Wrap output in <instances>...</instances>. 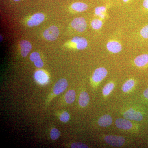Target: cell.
I'll return each mask as SVG.
<instances>
[{
	"label": "cell",
	"mask_w": 148,
	"mask_h": 148,
	"mask_svg": "<svg viewBox=\"0 0 148 148\" xmlns=\"http://www.w3.org/2000/svg\"><path fill=\"white\" fill-rule=\"evenodd\" d=\"M114 85L113 83H109L108 84H106L103 88V95L106 96L109 95L114 89Z\"/></svg>",
	"instance_id": "cell-19"
},
{
	"label": "cell",
	"mask_w": 148,
	"mask_h": 148,
	"mask_svg": "<svg viewBox=\"0 0 148 148\" xmlns=\"http://www.w3.org/2000/svg\"><path fill=\"white\" fill-rule=\"evenodd\" d=\"M104 140L110 145L116 147H121L125 142V139L123 137L116 135H107Z\"/></svg>",
	"instance_id": "cell-1"
},
{
	"label": "cell",
	"mask_w": 148,
	"mask_h": 148,
	"mask_svg": "<svg viewBox=\"0 0 148 148\" xmlns=\"http://www.w3.org/2000/svg\"><path fill=\"white\" fill-rule=\"evenodd\" d=\"M60 135H61L60 132L58 129L56 128H53L51 130L50 137L52 140H57L60 136Z\"/></svg>",
	"instance_id": "cell-22"
},
{
	"label": "cell",
	"mask_w": 148,
	"mask_h": 148,
	"mask_svg": "<svg viewBox=\"0 0 148 148\" xmlns=\"http://www.w3.org/2000/svg\"><path fill=\"white\" fill-rule=\"evenodd\" d=\"M68 86V82L65 79H61L57 82L53 88V93L58 95L64 92Z\"/></svg>",
	"instance_id": "cell-7"
},
{
	"label": "cell",
	"mask_w": 148,
	"mask_h": 148,
	"mask_svg": "<svg viewBox=\"0 0 148 148\" xmlns=\"http://www.w3.org/2000/svg\"><path fill=\"white\" fill-rule=\"evenodd\" d=\"M112 117L107 114L101 117L98 121V124L101 127H108L112 124Z\"/></svg>",
	"instance_id": "cell-14"
},
{
	"label": "cell",
	"mask_w": 148,
	"mask_h": 148,
	"mask_svg": "<svg viewBox=\"0 0 148 148\" xmlns=\"http://www.w3.org/2000/svg\"><path fill=\"white\" fill-rule=\"evenodd\" d=\"M140 33L143 38L148 39V25L143 27L140 31Z\"/></svg>",
	"instance_id": "cell-24"
},
{
	"label": "cell",
	"mask_w": 148,
	"mask_h": 148,
	"mask_svg": "<svg viewBox=\"0 0 148 148\" xmlns=\"http://www.w3.org/2000/svg\"><path fill=\"white\" fill-rule=\"evenodd\" d=\"M35 66L38 68H41L43 66L44 63L41 58H39L34 62Z\"/></svg>",
	"instance_id": "cell-27"
},
{
	"label": "cell",
	"mask_w": 148,
	"mask_h": 148,
	"mask_svg": "<svg viewBox=\"0 0 148 148\" xmlns=\"http://www.w3.org/2000/svg\"><path fill=\"white\" fill-rule=\"evenodd\" d=\"M108 71L105 68H98L94 71L92 76V79L95 82H99L106 77Z\"/></svg>",
	"instance_id": "cell-5"
},
{
	"label": "cell",
	"mask_w": 148,
	"mask_h": 148,
	"mask_svg": "<svg viewBox=\"0 0 148 148\" xmlns=\"http://www.w3.org/2000/svg\"><path fill=\"white\" fill-rule=\"evenodd\" d=\"M14 1H20V0H14Z\"/></svg>",
	"instance_id": "cell-32"
},
{
	"label": "cell",
	"mask_w": 148,
	"mask_h": 148,
	"mask_svg": "<svg viewBox=\"0 0 148 148\" xmlns=\"http://www.w3.org/2000/svg\"><path fill=\"white\" fill-rule=\"evenodd\" d=\"M40 58L39 53L37 52H33L30 55V58L31 61L34 62L36 60H38L39 58Z\"/></svg>",
	"instance_id": "cell-26"
},
{
	"label": "cell",
	"mask_w": 148,
	"mask_h": 148,
	"mask_svg": "<svg viewBox=\"0 0 148 148\" xmlns=\"http://www.w3.org/2000/svg\"><path fill=\"white\" fill-rule=\"evenodd\" d=\"M123 1L125 3H127V2L129 1V0H123Z\"/></svg>",
	"instance_id": "cell-31"
},
{
	"label": "cell",
	"mask_w": 148,
	"mask_h": 148,
	"mask_svg": "<svg viewBox=\"0 0 148 148\" xmlns=\"http://www.w3.org/2000/svg\"><path fill=\"white\" fill-rule=\"evenodd\" d=\"M107 48L112 53H118L120 52L122 49L121 45L116 41H111L108 42Z\"/></svg>",
	"instance_id": "cell-10"
},
{
	"label": "cell",
	"mask_w": 148,
	"mask_h": 148,
	"mask_svg": "<svg viewBox=\"0 0 148 148\" xmlns=\"http://www.w3.org/2000/svg\"><path fill=\"white\" fill-rule=\"evenodd\" d=\"M59 33L58 27L56 26H52L45 31L43 33V36L47 40L52 41L55 40L58 38Z\"/></svg>",
	"instance_id": "cell-2"
},
{
	"label": "cell",
	"mask_w": 148,
	"mask_h": 148,
	"mask_svg": "<svg viewBox=\"0 0 148 148\" xmlns=\"http://www.w3.org/2000/svg\"><path fill=\"white\" fill-rule=\"evenodd\" d=\"M143 5L145 8L148 9V0H144Z\"/></svg>",
	"instance_id": "cell-28"
},
{
	"label": "cell",
	"mask_w": 148,
	"mask_h": 148,
	"mask_svg": "<svg viewBox=\"0 0 148 148\" xmlns=\"http://www.w3.org/2000/svg\"><path fill=\"white\" fill-rule=\"evenodd\" d=\"M70 118V115L66 112H63L61 114V116L60 117V120L64 123L69 121Z\"/></svg>",
	"instance_id": "cell-23"
},
{
	"label": "cell",
	"mask_w": 148,
	"mask_h": 148,
	"mask_svg": "<svg viewBox=\"0 0 148 148\" xmlns=\"http://www.w3.org/2000/svg\"><path fill=\"white\" fill-rule=\"evenodd\" d=\"M45 19V15L42 13H38L31 16L27 22L29 27H34L40 24Z\"/></svg>",
	"instance_id": "cell-6"
},
{
	"label": "cell",
	"mask_w": 148,
	"mask_h": 148,
	"mask_svg": "<svg viewBox=\"0 0 148 148\" xmlns=\"http://www.w3.org/2000/svg\"><path fill=\"white\" fill-rule=\"evenodd\" d=\"M71 42L75 45L76 47L79 50L84 49L88 45L87 40L82 37H74L72 39Z\"/></svg>",
	"instance_id": "cell-8"
},
{
	"label": "cell",
	"mask_w": 148,
	"mask_h": 148,
	"mask_svg": "<svg viewBox=\"0 0 148 148\" xmlns=\"http://www.w3.org/2000/svg\"><path fill=\"white\" fill-rule=\"evenodd\" d=\"M144 95L145 97L148 99V88L144 91Z\"/></svg>",
	"instance_id": "cell-29"
},
{
	"label": "cell",
	"mask_w": 148,
	"mask_h": 148,
	"mask_svg": "<svg viewBox=\"0 0 148 148\" xmlns=\"http://www.w3.org/2000/svg\"><path fill=\"white\" fill-rule=\"evenodd\" d=\"M71 26L73 28L78 32H84L87 27V24L85 19L83 17H77L74 18L71 22Z\"/></svg>",
	"instance_id": "cell-3"
},
{
	"label": "cell",
	"mask_w": 148,
	"mask_h": 148,
	"mask_svg": "<svg viewBox=\"0 0 148 148\" xmlns=\"http://www.w3.org/2000/svg\"><path fill=\"white\" fill-rule=\"evenodd\" d=\"M90 99L88 93L86 92L83 91L80 94L79 103L80 106L82 107H85L88 105Z\"/></svg>",
	"instance_id": "cell-15"
},
{
	"label": "cell",
	"mask_w": 148,
	"mask_h": 148,
	"mask_svg": "<svg viewBox=\"0 0 148 148\" xmlns=\"http://www.w3.org/2000/svg\"><path fill=\"white\" fill-rule=\"evenodd\" d=\"M103 22L99 19H95L91 22V25L92 28L95 30L101 29L103 26Z\"/></svg>",
	"instance_id": "cell-21"
},
{
	"label": "cell",
	"mask_w": 148,
	"mask_h": 148,
	"mask_svg": "<svg viewBox=\"0 0 148 148\" xmlns=\"http://www.w3.org/2000/svg\"><path fill=\"white\" fill-rule=\"evenodd\" d=\"M71 147L73 148H87L88 146L81 143H75L71 145Z\"/></svg>",
	"instance_id": "cell-25"
},
{
	"label": "cell",
	"mask_w": 148,
	"mask_h": 148,
	"mask_svg": "<svg viewBox=\"0 0 148 148\" xmlns=\"http://www.w3.org/2000/svg\"><path fill=\"white\" fill-rule=\"evenodd\" d=\"M106 11V8L105 6H98L95 8V13L96 15L99 16L101 18H104L105 17V14Z\"/></svg>",
	"instance_id": "cell-20"
},
{
	"label": "cell",
	"mask_w": 148,
	"mask_h": 148,
	"mask_svg": "<svg viewBox=\"0 0 148 148\" xmlns=\"http://www.w3.org/2000/svg\"><path fill=\"white\" fill-rule=\"evenodd\" d=\"M134 63L138 67H142L148 63V54H143L137 56L134 60Z\"/></svg>",
	"instance_id": "cell-13"
},
{
	"label": "cell",
	"mask_w": 148,
	"mask_h": 148,
	"mask_svg": "<svg viewBox=\"0 0 148 148\" xmlns=\"http://www.w3.org/2000/svg\"><path fill=\"white\" fill-rule=\"evenodd\" d=\"M0 38H1V42L2 41L3 37L1 35V36H0Z\"/></svg>",
	"instance_id": "cell-30"
},
{
	"label": "cell",
	"mask_w": 148,
	"mask_h": 148,
	"mask_svg": "<svg viewBox=\"0 0 148 148\" xmlns=\"http://www.w3.org/2000/svg\"><path fill=\"white\" fill-rule=\"evenodd\" d=\"M35 79L41 84L46 83L49 78L46 74L42 71H38L35 73Z\"/></svg>",
	"instance_id": "cell-12"
},
{
	"label": "cell",
	"mask_w": 148,
	"mask_h": 148,
	"mask_svg": "<svg viewBox=\"0 0 148 148\" xmlns=\"http://www.w3.org/2000/svg\"><path fill=\"white\" fill-rule=\"evenodd\" d=\"M88 6L87 5L82 2L74 3L71 5V8L73 10L78 12H82L87 9Z\"/></svg>",
	"instance_id": "cell-16"
},
{
	"label": "cell",
	"mask_w": 148,
	"mask_h": 148,
	"mask_svg": "<svg viewBox=\"0 0 148 148\" xmlns=\"http://www.w3.org/2000/svg\"><path fill=\"white\" fill-rule=\"evenodd\" d=\"M20 47L21 55L24 57H26L32 50V45L31 43L25 40L20 41Z\"/></svg>",
	"instance_id": "cell-11"
},
{
	"label": "cell",
	"mask_w": 148,
	"mask_h": 148,
	"mask_svg": "<svg viewBox=\"0 0 148 148\" xmlns=\"http://www.w3.org/2000/svg\"><path fill=\"white\" fill-rule=\"evenodd\" d=\"M115 124L118 128L124 130H128L132 127L131 122L125 119H118L116 121Z\"/></svg>",
	"instance_id": "cell-9"
},
{
	"label": "cell",
	"mask_w": 148,
	"mask_h": 148,
	"mask_svg": "<svg viewBox=\"0 0 148 148\" xmlns=\"http://www.w3.org/2000/svg\"><path fill=\"white\" fill-rule=\"evenodd\" d=\"M135 85V81L132 79H130L127 81L123 85V91L124 92H127L130 91L134 86Z\"/></svg>",
	"instance_id": "cell-18"
},
{
	"label": "cell",
	"mask_w": 148,
	"mask_h": 148,
	"mask_svg": "<svg viewBox=\"0 0 148 148\" xmlns=\"http://www.w3.org/2000/svg\"><path fill=\"white\" fill-rule=\"evenodd\" d=\"M123 116L125 119L136 121H141L143 119V115L140 112L132 108L126 111L123 114Z\"/></svg>",
	"instance_id": "cell-4"
},
{
	"label": "cell",
	"mask_w": 148,
	"mask_h": 148,
	"mask_svg": "<svg viewBox=\"0 0 148 148\" xmlns=\"http://www.w3.org/2000/svg\"><path fill=\"white\" fill-rule=\"evenodd\" d=\"M75 97L76 93L75 90H69L66 92V95H65V101L68 104H72L75 101Z\"/></svg>",
	"instance_id": "cell-17"
}]
</instances>
